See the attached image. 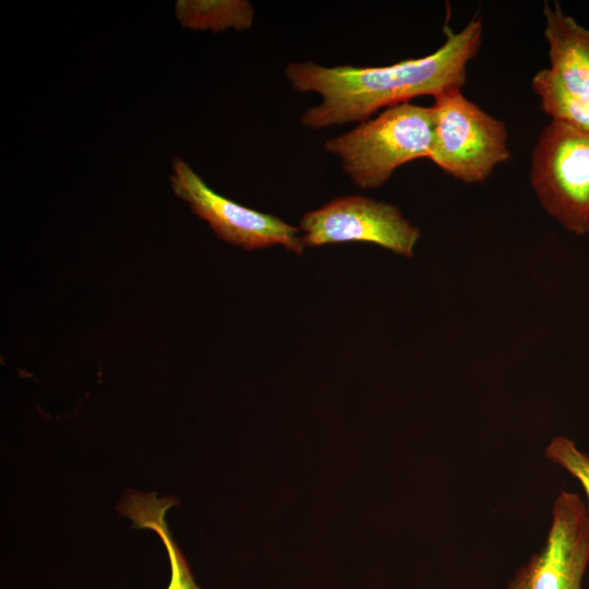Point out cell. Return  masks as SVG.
Here are the masks:
<instances>
[{"mask_svg": "<svg viewBox=\"0 0 589 589\" xmlns=\"http://www.w3.org/2000/svg\"><path fill=\"white\" fill-rule=\"evenodd\" d=\"M445 41L422 58L384 67H324L313 61L290 62L285 76L298 93H316L322 101L308 108L300 122L321 130L350 122H363L383 107L408 103L413 97H433L461 89L467 65L482 43L481 17L469 21L458 32L445 26Z\"/></svg>", "mask_w": 589, "mask_h": 589, "instance_id": "cell-1", "label": "cell"}, {"mask_svg": "<svg viewBox=\"0 0 589 589\" xmlns=\"http://www.w3.org/2000/svg\"><path fill=\"white\" fill-rule=\"evenodd\" d=\"M434 141V111L401 103L387 107L376 118L325 142V149L339 158L351 181L375 190L394 171L414 159L430 158Z\"/></svg>", "mask_w": 589, "mask_h": 589, "instance_id": "cell-2", "label": "cell"}, {"mask_svg": "<svg viewBox=\"0 0 589 589\" xmlns=\"http://www.w3.org/2000/svg\"><path fill=\"white\" fill-rule=\"evenodd\" d=\"M430 159L465 183H481L510 157L505 123L468 99L461 89L434 97Z\"/></svg>", "mask_w": 589, "mask_h": 589, "instance_id": "cell-3", "label": "cell"}, {"mask_svg": "<svg viewBox=\"0 0 589 589\" xmlns=\"http://www.w3.org/2000/svg\"><path fill=\"white\" fill-rule=\"evenodd\" d=\"M529 181L552 218L575 235H589L588 131L551 120L532 149Z\"/></svg>", "mask_w": 589, "mask_h": 589, "instance_id": "cell-4", "label": "cell"}, {"mask_svg": "<svg viewBox=\"0 0 589 589\" xmlns=\"http://www.w3.org/2000/svg\"><path fill=\"white\" fill-rule=\"evenodd\" d=\"M543 15L551 68L533 75L531 88L552 121L589 132V28L557 2H544Z\"/></svg>", "mask_w": 589, "mask_h": 589, "instance_id": "cell-5", "label": "cell"}, {"mask_svg": "<svg viewBox=\"0 0 589 589\" xmlns=\"http://www.w3.org/2000/svg\"><path fill=\"white\" fill-rule=\"evenodd\" d=\"M305 247L340 242H366L412 257L420 229L393 204L362 195L333 199L305 213L299 221Z\"/></svg>", "mask_w": 589, "mask_h": 589, "instance_id": "cell-6", "label": "cell"}, {"mask_svg": "<svg viewBox=\"0 0 589 589\" xmlns=\"http://www.w3.org/2000/svg\"><path fill=\"white\" fill-rule=\"evenodd\" d=\"M170 182L175 194L221 240L248 251L280 244L296 254L303 253L299 228L218 194L181 158L172 161Z\"/></svg>", "mask_w": 589, "mask_h": 589, "instance_id": "cell-7", "label": "cell"}, {"mask_svg": "<svg viewBox=\"0 0 589 589\" xmlns=\"http://www.w3.org/2000/svg\"><path fill=\"white\" fill-rule=\"evenodd\" d=\"M540 550L518 568L506 589H581L589 565V513L577 493L561 491Z\"/></svg>", "mask_w": 589, "mask_h": 589, "instance_id": "cell-8", "label": "cell"}, {"mask_svg": "<svg viewBox=\"0 0 589 589\" xmlns=\"http://www.w3.org/2000/svg\"><path fill=\"white\" fill-rule=\"evenodd\" d=\"M178 504L173 497H157L156 493L131 491L118 506L136 529L154 531L161 540L170 564V580L166 589H202L195 581L188 561L175 542L166 521L167 512Z\"/></svg>", "mask_w": 589, "mask_h": 589, "instance_id": "cell-9", "label": "cell"}, {"mask_svg": "<svg viewBox=\"0 0 589 589\" xmlns=\"http://www.w3.org/2000/svg\"><path fill=\"white\" fill-rule=\"evenodd\" d=\"M176 14L183 26L192 29L245 31L252 26L254 10L244 0L178 1Z\"/></svg>", "mask_w": 589, "mask_h": 589, "instance_id": "cell-10", "label": "cell"}, {"mask_svg": "<svg viewBox=\"0 0 589 589\" xmlns=\"http://www.w3.org/2000/svg\"><path fill=\"white\" fill-rule=\"evenodd\" d=\"M545 457L579 481L589 505V455L580 450L568 437H553L544 449ZM589 513V506H588Z\"/></svg>", "mask_w": 589, "mask_h": 589, "instance_id": "cell-11", "label": "cell"}]
</instances>
